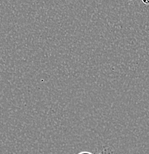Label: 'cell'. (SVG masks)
<instances>
[{
    "label": "cell",
    "instance_id": "1",
    "mask_svg": "<svg viewBox=\"0 0 149 154\" xmlns=\"http://www.w3.org/2000/svg\"><path fill=\"white\" fill-rule=\"evenodd\" d=\"M141 1H142V2L143 4L146 5H149V0H141Z\"/></svg>",
    "mask_w": 149,
    "mask_h": 154
},
{
    "label": "cell",
    "instance_id": "2",
    "mask_svg": "<svg viewBox=\"0 0 149 154\" xmlns=\"http://www.w3.org/2000/svg\"><path fill=\"white\" fill-rule=\"evenodd\" d=\"M79 154H92V153H89V152H82V153H79Z\"/></svg>",
    "mask_w": 149,
    "mask_h": 154
}]
</instances>
